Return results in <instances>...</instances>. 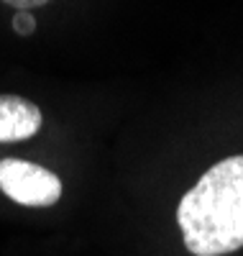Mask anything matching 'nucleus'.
<instances>
[{"instance_id": "1", "label": "nucleus", "mask_w": 243, "mask_h": 256, "mask_svg": "<svg viewBox=\"0 0 243 256\" xmlns=\"http://www.w3.org/2000/svg\"><path fill=\"white\" fill-rule=\"evenodd\" d=\"M184 246L194 256H226L243 246V156L218 162L176 208Z\"/></svg>"}, {"instance_id": "2", "label": "nucleus", "mask_w": 243, "mask_h": 256, "mask_svg": "<svg viewBox=\"0 0 243 256\" xmlns=\"http://www.w3.org/2000/svg\"><path fill=\"white\" fill-rule=\"evenodd\" d=\"M0 190L28 208H49L62 198V180L34 162L3 159L0 162Z\"/></svg>"}, {"instance_id": "3", "label": "nucleus", "mask_w": 243, "mask_h": 256, "mask_svg": "<svg viewBox=\"0 0 243 256\" xmlns=\"http://www.w3.org/2000/svg\"><path fill=\"white\" fill-rule=\"evenodd\" d=\"M41 110L26 98L0 95V144L26 141L38 134Z\"/></svg>"}, {"instance_id": "4", "label": "nucleus", "mask_w": 243, "mask_h": 256, "mask_svg": "<svg viewBox=\"0 0 243 256\" xmlns=\"http://www.w3.org/2000/svg\"><path fill=\"white\" fill-rule=\"evenodd\" d=\"M13 28H16V34H20V36H31V34L36 31V18H34L31 13H26V10H20V13L13 18Z\"/></svg>"}, {"instance_id": "5", "label": "nucleus", "mask_w": 243, "mask_h": 256, "mask_svg": "<svg viewBox=\"0 0 243 256\" xmlns=\"http://www.w3.org/2000/svg\"><path fill=\"white\" fill-rule=\"evenodd\" d=\"M3 3H8V6H13L18 10H28V8H38L44 3H49V0H3Z\"/></svg>"}]
</instances>
